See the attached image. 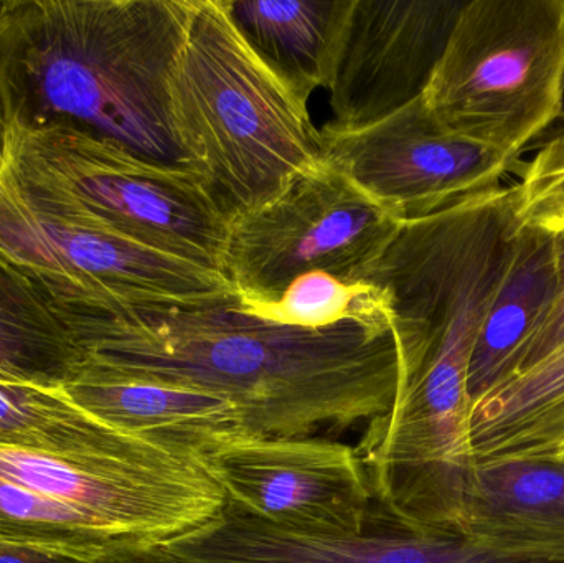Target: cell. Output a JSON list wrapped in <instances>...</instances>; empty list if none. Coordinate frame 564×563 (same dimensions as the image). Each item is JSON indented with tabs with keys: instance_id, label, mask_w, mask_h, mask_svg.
Returning <instances> with one entry per match:
<instances>
[{
	"instance_id": "cell-1",
	"label": "cell",
	"mask_w": 564,
	"mask_h": 563,
	"mask_svg": "<svg viewBox=\"0 0 564 563\" xmlns=\"http://www.w3.org/2000/svg\"><path fill=\"white\" fill-rule=\"evenodd\" d=\"M76 336L86 367L215 393L261 439L368 425L403 379L388 314L307 329L245 313L237 294L99 314Z\"/></svg>"
},
{
	"instance_id": "cell-2",
	"label": "cell",
	"mask_w": 564,
	"mask_h": 563,
	"mask_svg": "<svg viewBox=\"0 0 564 563\" xmlns=\"http://www.w3.org/2000/svg\"><path fill=\"white\" fill-rule=\"evenodd\" d=\"M192 9L194 0L0 2V126H65L194 174L171 109Z\"/></svg>"
},
{
	"instance_id": "cell-3",
	"label": "cell",
	"mask_w": 564,
	"mask_h": 563,
	"mask_svg": "<svg viewBox=\"0 0 564 563\" xmlns=\"http://www.w3.org/2000/svg\"><path fill=\"white\" fill-rule=\"evenodd\" d=\"M171 109L192 172L230 224L324 162L307 102L245 42L224 0H194Z\"/></svg>"
},
{
	"instance_id": "cell-4",
	"label": "cell",
	"mask_w": 564,
	"mask_h": 563,
	"mask_svg": "<svg viewBox=\"0 0 564 563\" xmlns=\"http://www.w3.org/2000/svg\"><path fill=\"white\" fill-rule=\"evenodd\" d=\"M0 260L33 281L69 327L98 314L234 296L228 281L106 227L0 158Z\"/></svg>"
},
{
	"instance_id": "cell-5",
	"label": "cell",
	"mask_w": 564,
	"mask_h": 563,
	"mask_svg": "<svg viewBox=\"0 0 564 563\" xmlns=\"http://www.w3.org/2000/svg\"><path fill=\"white\" fill-rule=\"evenodd\" d=\"M423 96L451 131L519 161L562 115L564 0L464 3Z\"/></svg>"
},
{
	"instance_id": "cell-6",
	"label": "cell",
	"mask_w": 564,
	"mask_h": 563,
	"mask_svg": "<svg viewBox=\"0 0 564 563\" xmlns=\"http://www.w3.org/2000/svg\"><path fill=\"white\" fill-rule=\"evenodd\" d=\"M0 158L118 234L220 273L230 220L194 174L65 126H0Z\"/></svg>"
},
{
	"instance_id": "cell-7",
	"label": "cell",
	"mask_w": 564,
	"mask_h": 563,
	"mask_svg": "<svg viewBox=\"0 0 564 563\" xmlns=\"http://www.w3.org/2000/svg\"><path fill=\"white\" fill-rule=\"evenodd\" d=\"M401 224L322 162L231 221L220 273L243 311L278 303L295 278L311 271L361 284Z\"/></svg>"
},
{
	"instance_id": "cell-8",
	"label": "cell",
	"mask_w": 564,
	"mask_h": 563,
	"mask_svg": "<svg viewBox=\"0 0 564 563\" xmlns=\"http://www.w3.org/2000/svg\"><path fill=\"white\" fill-rule=\"evenodd\" d=\"M322 161L401 221L500 187L517 162L457 134L436 118L424 96L361 128L327 124Z\"/></svg>"
},
{
	"instance_id": "cell-9",
	"label": "cell",
	"mask_w": 564,
	"mask_h": 563,
	"mask_svg": "<svg viewBox=\"0 0 564 563\" xmlns=\"http://www.w3.org/2000/svg\"><path fill=\"white\" fill-rule=\"evenodd\" d=\"M202 465L227 501L288 531L360 534L377 516L360 453L334 440L247 435Z\"/></svg>"
},
{
	"instance_id": "cell-10",
	"label": "cell",
	"mask_w": 564,
	"mask_h": 563,
	"mask_svg": "<svg viewBox=\"0 0 564 563\" xmlns=\"http://www.w3.org/2000/svg\"><path fill=\"white\" fill-rule=\"evenodd\" d=\"M464 0H351L328 82L330 124L387 118L426 91Z\"/></svg>"
},
{
	"instance_id": "cell-11",
	"label": "cell",
	"mask_w": 564,
	"mask_h": 563,
	"mask_svg": "<svg viewBox=\"0 0 564 563\" xmlns=\"http://www.w3.org/2000/svg\"><path fill=\"white\" fill-rule=\"evenodd\" d=\"M165 549L191 563H560L466 535L413 531L380 512L360 534H304L268 524L230 501L212 524Z\"/></svg>"
},
{
	"instance_id": "cell-12",
	"label": "cell",
	"mask_w": 564,
	"mask_h": 563,
	"mask_svg": "<svg viewBox=\"0 0 564 563\" xmlns=\"http://www.w3.org/2000/svg\"><path fill=\"white\" fill-rule=\"evenodd\" d=\"M63 390L101 422L200 463L247 436L240 413L228 400L194 387L85 367Z\"/></svg>"
},
{
	"instance_id": "cell-13",
	"label": "cell",
	"mask_w": 564,
	"mask_h": 563,
	"mask_svg": "<svg viewBox=\"0 0 564 563\" xmlns=\"http://www.w3.org/2000/svg\"><path fill=\"white\" fill-rule=\"evenodd\" d=\"M463 535L510 554L564 563V462L525 456L474 463Z\"/></svg>"
},
{
	"instance_id": "cell-14",
	"label": "cell",
	"mask_w": 564,
	"mask_h": 563,
	"mask_svg": "<svg viewBox=\"0 0 564 563\" xmlns=\"http://www.w3.org/2000/svg\"><path fill=\"white\" fill-rule=\"evenodd\" d=\"M555 288V231L523 220L509 270L470 357L467 390L473 407L517 376L527 346L549 313Z\"/></svg>"
},
{
	"instance_id": "cell-15",
	"label": "cell",
	"mask_w": 564,
	"mask_h": 563,
	"mask_svg": "<svg viewBox=\"0 0 564 563\" xmlns=\"http://www.w3.org/2000/svg\"><path fill=\"white\" fill-rule=\"evenodd\" d=\"M351 0H224L250 48L308 102L327 89Z\"/></svg>"
},
{
	"instance_id": "cell-16",
	"label": "cell",
	"mask_w": 564,
	"mask_h": 563,
	"mask_svg": "<svg viewBox=\"0 0 564 563\" xmlns=\"http://www.w3.org/2000/svg\"><path fill=\"white\" fill-rule=\"evenodd\" d=\"M86 362L58 307L22 271L0 260V383L63 390Z\"/></svg>"
},
{
	"instance_id": "cell-17",
	"label": "cell",
	"mask_w": 564,
	"mask_h": 563,
	"mask_svg": "<svg viewBox=\"0 0 564 563\" xmlns=\"http://www.w3.org/2000/svg\"><path fill=\"white\" fill-rule=\"evenodd\" d=\"M142 442L149 440L101 422L65 390L0 383V450L73 456L124 452Z\"/></svg>"
},
{
	"instance_id": "cell-18",
	"label": "cell",
	"mask_w": 564,
	"mask_h": 563,
	"mask_svg": "<svg viewBox=\"0 0 564 563\" xmlns=\"http://www.w3.org/2000/svg\"><path fill=\"white\" fill-rule=\"evenodd\" d=\"M564 400V346L473 407L474 463Z\"/></svg>"
},
{
	"instance_id": "cell-19",
	"label": "cell",
	"mask_w": 564,
	"mask_h": 563,
	"mask_svg": "<svg viewBox=\"0 0 564 563\" xmlns=\"http://www.w3.org/2000/svg\"><path fill=\"white\" fill-rule=\"evenodd\" d=\"M245 313L285 326L321 329L347 320L384 316L388 311L370 284L345 283L325 271H311L295 278L278 303Z\"/></svg>"
},
{
	"instance_id": "cell-20",
	"label": "cell",
	"mask_w": 564,
	"mask_h": 563,
	"mask_svg": "<svg viewBox=\"0 0 564 563\" xmlns=\"http://www.w3.org/2000/svg\"><path fill=\"white\" fill-rule=\"evenodd\" d=\"M552 230L556 235L555 294H553L549 313H546L542 326L539 327L523 353L517 376L539 366L564 346V225L552 228Z\"/></svg>"
},
{
	"instance_id": "cell-21",
	"label": "cell",
	"mask_w": 564,
	"mask_h": 563,
	"mask_svg": "<svg viewBox=\"0 0 564 563\" xmlns=\"http://www.w3.org/2000/svg\"><path fill=\"white\" fill-rule=\"evenodd\" d=\"M517 187L523 220L549 228L564 224V169L549 174H522Z\"/></svg>"
},
{
	"instance_id": "cell-22",
	"label": "cell",
	"mask_w": 564,
	"mask_h": 563,
	"mask_svg": "<svg viewBox=\"0 0 564 563\" xmlns=\"http://www.w3.org/2000/svg\"><path fill=\"white\" fill-rule=\"evenodd\" d=\"M564 439V400L503 440L480 462H492L502 458H525V456H543L555 448Z\"/></svg>"
},
{
	"instance_id": "cell-23",
	"label": "cell",
	"mask_w": 564,
	"mask_h": 563,
	"mask_svg": "<svg viewBox=\"0 0 564 563\" xmlns=\"http://www.w3.org/2000/svg\"><path fill=\"white\" fill-rule=\"evenodd\" d=\"M536 144L539 152L530 164L523 165L522 174H549L564 169V101L558 121Z\"/></svg>"
},
{
	"instance_id": "cell-24",
	"label": "cell",
	"mask_w": 564,
	"mask_h": 563,
	"mask_svg": "<svg viewBox=\"0 0 564 563\" xmlns=\"http://www.w3.org/2000/svg\"><path fill=\"white\" fill-rule=\"evenodd\" d=\"M0 563H89L43 551V549L29 548V545L12 544L0 541Z\"/></svg>"
},
{
	"instance_id": "cell-25",
	"label": "cell",
	"mask_w": 564,
	"mask_h": 563,
	"mask_svg": "<svg viewBox=\"0 0 564 563\" xmlns=\"http://www.w3.org/2000/svg\"><path fill=\"white\" fill-rule=\"evenodd\" d=\"M98 563H191L177 557L165 548L148 549V551L126 552Z\"/></svg>"
},
{
	"instance_id": "cell-26",
	"label": "cell",
	"mask_w": 564,
	"mask_h": 563,
	"mask_svg": "<svg viewBox=\"0 0 564 563\" xmlns=\"http://www.w3.org/2000/svg\"><path fill=\"white\" fill-rule=\"evenodd\" d=\"M543 456H555V458L563 459L564 462V439L555 446V448L550 450V452Z\"/></svg>"
},
{
	"instance_id": "cell-27",
	"label": "cell",
	"mask_w": 564,
	"mask_h": 563,
	"mask_svg": "<svg viewBox=\"0 0 564 563\" xmlns=\"http://www.w3.org/2000/svg\"><path fill=\"white\" fill-rule=\"evenodd\" d=\"M562 225H564V224H562ZM562 225H558V227H562ZM558 227H553V228H558Z\"/></svg>"
}]
</instances>
